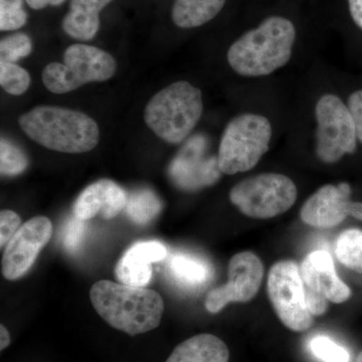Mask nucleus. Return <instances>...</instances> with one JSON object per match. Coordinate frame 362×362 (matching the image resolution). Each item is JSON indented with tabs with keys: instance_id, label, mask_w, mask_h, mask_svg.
<instances>
[{
	"instance_id": "b1692460",
	"label": "nucleus",
	"mask_w": 362,
	"mask_h": 362,
	"mask_svg": "<svg viewBox=\"0 0 362 362\" xmlns=\"http://www.w3.org/2000/svg\"><path fill=\"white\" fill-rule=\"evenodd\" d=\"M0 85L8 94L21 96L30 87V74L14 63L0 61Z\"/></svg>"
},
{
	"instance_id": "412c9836",
	"label": "nucleus",
	"mask_w": 362,
	"mask_h": 362,
	"mask_svg": "<svg viewBox=\"0 0 362 362\" xmlns=\"http://www.w3.org/2000/svg\"><path fill=\"white\" fill-rule=\"evenodd\" d=\"M162 209V202L149 188L135 190L128 195L125 213L133 223L147 225L156 218Z\"/></svg>"
},
{
	"instance_id": "9b49d317",
	"label": "nucleus",
	"mask_w": 362,
	"mask_h": 362,
	"mask_svg": "<svg viewBox=\"0 0 362 362\" xmlns=\"http://www.w3.org/2000/svg\"><path fill=\"white\" fill-rule=\"evenodd\" d=\"M52 235L51 221L45 216H35L23 223L4 250L1 262L4 277L13 281L25 275Z\"/></svg>"
},
{
	"instance_id": "f3484780",
	"label": "nucleus",
	"mask_w": 362,
	"mask_h": 362,
	"mask_svg": "<svg viewBox=\"0 0 362 362\" xmlns=\"http://www.w3.org/2000/svg\"><path fill=\"white\" fill-rule=\"evenodd\" d=\"M113 0H71L70 11L62 21L66 35L78 40L94 39L100 28V13Z\"/></svg>"
},
{
	"instance_id": "bb28decb",
	"label": "nucleus",
	"mask_w": 362,
	"mask_h": 362,
	"mask_svg": "<svg viewBox=\"0 0 362 362\" xmlns=\"http://www.w3.org/2000/svg\"><path fill=\"white\" fill-rule=\"evenodd\" d=\"M312 354L324 362H349L347 350L326 337H316L311 340Z\"/></svg>"
},
{
	"instance_id": "aec40b11",
	"label": "nucleus",
	"mask_w": 362,
	"mask_h": 362,
	"mask_svg": "<svg viewBox=\"0 0 362 362\" xmlns=\"http://www.w3.org/2000/svg\"><path fill=\"white\" fill-rule=\"evenodd\" d=\"M169 270L177 282L187 287L206 284L211 276V267L206 261L187 254L173 255Z\"/></svg>"
},
{
	"instance_id": "9d476101",
	"label": "nucleus",
	"mask_w": 362,
	"mask_h": 362,
	"mask_svg": "<svg viewBox=\"0 0 362 362\" xmlns=\"http://www.w3.org/2000/svg\"><path fill=\"white\" fill-rule=\"evenodd\" d=\"M228 275L226 284L207 293L206 308L211 313H218L232 302L251 301L263 282V263L254 252H239L230 259Z\"/></svg>"
},
{
	"instance_id": "2eb2a0df",
	"label": "nucleus",
	"mask_w": 362,
	"mask_h": 362,
	"mask_svg": "<svg viewBox=\"0 0 362 362\" xmlns=\"http://www.w3.org/2000/svg\"><path fill=\"white\" fill-rule=\"evenodd\" d=\"M128 195L120 185L109 180L90 185L78 195L74 214L78 220L88 221L101 213L106 220L116 218L127 204Z\"/></svg>"
},
{
	"instance_id": "c85d7f7f",
	"label": "nucleus",
	"mask_w": 362,
	"mask_h": 362,
	"mask_svg": "<svg viewBox=\"0 0 362 362\" xmlns=\"http://www.w3.org/2000/svg\"><path fill=\"white\" fill-rule=\"evenodd\" d=\"M21 216L13 211H2L0 214V246H6L7 243L21 228Z\"/></svg>"
},
{
	"instance_id": "a878e982",
	"label": "nucleus",
	"mask_w": 362,
	"mask_h": 362,
	"mask_svg": "<svg viewBox=\"0 0 362 362\" xmlns=\"http://www.w3.org/2000/svg\"><path fill=\"white\" fill-rule=\"evenodd\" d=\"M28 21L23 0H0V30H20Z\"/></svg>"
},
{
	"instance_id": "7ed1b4c3",
	"label": "nucleus",
	"mask_w": 362,
	"mask_h": 362,
	"mask_svg": "<svg viewBox=\"0 0 362 362\" xmlns=\"http://www.w3.org/2000/svg\"><path fill=\"white\" fill-rule=\"evenodd\" d=\"M21 129L45 148L63 153H84L99 143L98 124L82 112L39 106L21 116Z\"/></svg>"
},
{
	"instance_id": "393cba45",
	"label": "nucleus",
	"mask_w": 362,
	"mask_h": 362,
	"mask_svg": "<svg viewBox=\"0 0 362 362\" xmlns=\"http://www.w3.org/2000/svg\"><path fill=\"white\" fill-rule=\"evenodd\" d=\"M33 45L25 33H18L4 37L0 42V61L16 63L32 52Z\"/></svg>"
},
{
	"instance_id": "f03ea898",
	"label": "nucleus",
	"mask_w": 362,
	"mask_h": 362,
	"mask_svg": "<svg viewBox=\"0 0 362 362\" xmlns=\"http://www.w3.org/2000/svg\"><path fill=\"white\" fill-rule=\"evenodd\" d=\"M95 310L109 325L127 334H142L156 329L164 312L163 300L154 290L98 281L90 290Z\"/></svg>"
},
{
	"instance_id": "5701e85b",
	"label": "nucleus",
	"mask_w": 362,
	"mask_h": 362,
	"mask_svg": "<svg viewBox=\"0 0 362 362\" xmlns=\"http://www.w3.org/2000/svg\"><path fill=\"white\" fill-rule=\"evenodd\" d=\"M28 158L14 143L1 138L0 142V171L2 175H20L28 168Z\"/></svg>"
},
{
	"instance_id": "7c9ffc66",
	"label": "nucleus",
	"mask_w": 362,
	"mask_h": 362,
	"mask_svg": "<svg viewBox=\"0 0 362 362\" xmlns=\"http://www.w3.org/2000/svg\"><path fill=\"white\" fill-rule=\"evenodd\" d=\"M349 4L352 20L362 28V0H349Z\"/></svg>"
},
{
	"instance_id": "c756f323",
	"label": "nucleus",
	"mask_w": 362,
	"mask_h": 362,
	"mask_svg": "<svg viewBox=\"0 0 362 362\" xmlns=\"http://www.w3.org/2000/svg\"><path fill=\"white\" fill-rule=\"evenodd\" d=\"M347 106L356 125L357 139L362 143V90H356L349 97Z\"/></svg>"
},
{
	"instance_id": "2f4dec72",
	"label": "nucleus",
	"mask_w": 362,
	"mask_h": 362,
	"mask_svg": "<svg viewBox=\"0 0 362 362\" xmlns=\"http://www.w3.org/2000/svg\"><path fill=\"white\" fill-rule=\"evenodd\" d=\"M25 1L30 8L40 11V9L45 8L47 6H61L66 0H25Z\"/></svg>"
},
{
	"instance_id": "20e7f679",
	"label": "nucleus",
	"mask_w": 362,
	"mask_h": 362,
	"mask_svg": "<svg viewBox=\"0 0 362 362\" xmlns=\"http://www.w3.org/2000/svg\"><path fill=\"white\" fill-rule=\"evenodd\" d=\"M204 111L199 88L180 81L164 88L150 100L144 111L147 126L169 144H180L194 129Z\"/></svg>"
},
{
	"instance_id": "39448f33",
	"label": "nucleus",
	"mask_w": 362,
	"mask_h": 362,
	"mask_svg": "<svg viewBox=\"0 0 362 362\" xmlns=\"http://www.w3.org/2000/svg\"><path fill=\"white\" fill-rule=\"evenodd\" d=\"M272 126L266 117L243 114L233 118L221 136L218 148L221 173L233 175L251 170L270 147Z\"/></svg>"
},
{
	"instance_id": "f704fd0d",
	"label": "nucleus",
	"mask_w": 362,
	"mask_h": 362,
	"mask_svg": "<svg viewBox=\"0 0 362 362\" xmlns=\"http://www.w3.org/2000/svg\"><path fill=\"white\" fill-rule=\"evenodd\" d=\"M356 362H362V350L359 352L358 356H357Z\"/></svg>"
},
{
	"instance_id": "0eeeda50",
	"label": "nucleus",
	"mask_w": 362,
	"mask_h": 362,
	"mask_svg": "<svg viewBox=\"0 0 362 362\" xmlns=\"http://www.w3.org/2000/svg\"><path fill=\"white\" fill-rule=\"evenodd\" d=\"M297 194L296 185L288 176L263 173L235 185L230 190V201L245 216L268 220L291 209Z\"/></svg>"
},
{
	"instance_id": "a211bd4d",
	"label": "nucleus",
	"mask_w": 362,
	"mask_h": 362,
	"mask_svg": "<svg viewBox=\"0 0 362 362\" xmlns=\"http://www.w3.org/2000/svg\"><path fill=\"white\" fill-rule=\"evenodd\" d=\"M230 351L221 338L213 334H199L188 338L165 362H228Z\"/></svg>"
},
{
	"instance_id": "6ab92c4d",
	"label": "nucleus",
	"mask_w": 362,
	"mask_h": 362,
	"mask_svg": "<svg viewBox=\"0 0 362 362\" xmlns=\"http://www.w3.org/2000/svg\"><path fill=\"white\" fill-rule=\"evenodd\" d=\"M226 0H175L171 18L180 28H194L214 20Z\"/></svg>"
},
{
	"instance_id": "ddd939ff",
	"label": "nucleus",
	"mask_w": 362,
	"mask_h": 362,
	"mask_svg": "<svg viewBox=\"0 0 362 362\" xmlns=\"http://www.w3.org/2000/svg\"><path fill=\"white\" fill-rule=\"evenodd\" d=\"M300 270L304 289L337 304L347 301L351 296L349 286L338 277L329 252L323 250L311 252L302 262Z\"/></svg>"
},
{
	"instance_id": "6e6552de",
	"label": "nucleus",
	"mask_w": 362,
	"mask_h": 362,
	"mask_svg": "<svg viewBox=\"0 0 362 362\" xmlns=\"http://www.w3.org/2000/svg\"><path fill=\"white\" fill-rule=\"evenodd\" d=\"M316 156L324 163L339 161L356 149V130L349 106L337 95L326 94L317 102Z\"/></svg>"
},
{
	"instance_id": "4468645a",
	"label": "nucleus",
	"mask_w": 362,
	"mask_h": 362,
	"mask_svg": "<svg viewBox=\"0 0 362 362\" xmlns=\"http://www.w3.org/2000/svg\"><path fill=\"white\" fill-rule=\"evenodd\" d=\"M204 139L194 138L181 150L169 168L171 178L183 188H197L211 185L218 178V158H202Z\"/></svg>"
},
{
	"instance_id": "1a4fd4ad",
	"label": "nucleus",
	"mask_w": 362,
	"mask_h": 362,
	"mask_svg": "<svg viewBox=\"0 0 362 362\" xmlns=\"http://www.w3.org/2000/svg\"><path fill=\"white\" fill-rule=\"evenodd\" d=\"M267 291L278 318L286 327L304 332L313 324V315L305 302L301 270L296 262L283 259L269 272Z\"/></svg>"
},
{
	"instance_id": "dca6fc26",
	"label": "nucleus",
	"mask_w": 362,
	"mask_h": 362,
	"mask_svg": "<svg viewBox=\"0 0 362 362\" xmlns=\"http://www.w3.org/2000/svg\"><path fill=\"white\" fill-rule=\"evenodd\" d=\"M166 255V247L157 240L135 243L117 264L116 278L122 284L145 287L151 280V264L162 261Z\"/></svg>"
},
{
	"instance_id": "cd10ccee",
	"label": "nucleus",
	"mask_w": 362,
	"mask_h": 362,
	"mask_svg": "<svg viewBox=\"0 0 362 362\" xmlns=\"http://www.w3.org/2000/svg\"><path fill=\"white\" fill-rule=\"evenodd\" d=\"M86 235L85 221L78 220L77 216H74L66 223L63 233V244L69 252L77 251Z\"/></svg>"
},
{
	"instance_id": "f8f14e48",
	"label": "nucleus",
	"mask_w": 362,
	"mask_h": 362,
	"mask_svg": "<svg viewBox=\"0 0 362 362\" xmlns=\"http://www.w3.org/2000/svg\"><path fill=\"white\" fill-rule=\"evenodd\" d=\"M350 194L349 183L324 185L305 202L300 218L314 228H334L349 216Z\"/></svg>"
},
{
	"instance_id": "f257e3e1",
	"label": "nucleus",
	"mask_w": 362,
	"mask_h": 362,
	"mask_svg": "<svg viewBox=\"0 0 362 362\" xmlns=\"http://www.w3.org/2000/svg\"><path fill=\"white\" fill-rule=\"evenodd\" d=\"M296 42V28L292 21L274 16L239 37L228 51L230 68L243 77L270 75L291 59Z\"/></svg>"
},
{
	"instance_id": "473e14b6",
	"label": "nucleus",
	"mask_w": 362,
	"mask_h": 362,
	"mask_svg": "<svg viewBox=\"0 0 362 362\" xmlns=\"http://www.w3.org/2000/svg\"><path fill=\"white\" fill-rule=\"evenodd\" d=\"M349 216L362 221V202H351V204H350Z\"/></svg>"
},
{
	"instance_id": "72a5a7b5",
	"label": "nucleus",
	"mask_w": 362,
	"mask_h": 362,
	"mask_svg": "<svg viewBox=\"0 0 362 362\" xmlns=\"http://www.w3.org/2000/svg\"><path fill=\"white\" fill-rule=\"evenodd\" d=\"M0 334H1V338H0V349L4 350L11 344V335H9L8 330L4 325L0 326Z\"/></svg>"
},
{
	"instance_id": "423d86ee",
	"label": "nucleus",
	"mask_w": 362,
	"mask_h": 362,
	"mask_svg": "<svg viewBox=\"0 0 362 362\" xmlns=\"http://www.w3.org/2000/svg\"><path fill=\"white\" fill-rule=\"evenodd\" d=\"M117 69L113 57L92 45H71L64 54V64L52 63L42 71V82L54 94H66L89 83L105 82Z\"/></svg>"
},
{
	"instance_id": "4be33fe9",
	"label": "nucleus",
	"mask_w": 362,
	"mask_h": 362,
	"mask_svg": "<svg viewBox=\"0 0 362 362\" xmlns=\"http://www.w3.org/2000/svg\"><path fill=\"white\" fill-rule=\"evenodd\" d=\"M335 254L338 261L357 273L362 274V230H345L337 239Z\"/></svg>"
}]
</instances>
